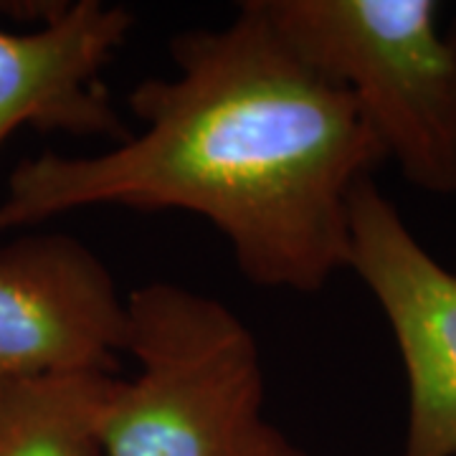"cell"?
<instances>
[{"label":"cell","mask_w":456,"mask_h":456,"mask_svg":"<svg viewBox=\"0 0 456 456\" xmlns=\"http://www.w3.org/2000/svg\"><path fill=\"white\" fill-rule=\"evenodd\" d=\"M170 56L173 79L127 94L142 130L18 165L0 233L94 206L185 211L216 226L251 284L317 294L347 269L353 188L388 160L355 99L294 53L259 0L173 36Z\"/></svg>","instance_id":"cell-1"},{"label":"cell","mask_w":456,"mask_h":456,"mask_svg":"<svg viewBox=\"0 0 456 456\" xmlns=\"http://www.w3.org/2000/svg\"><path fill=\"white\" fill-rule=\"evenodd\" d=\"M140 373L97 416L104 456H312L264 416L256 338L224 302L152 281L125 297Z\"/></svg>","instance_id":"cell-2"},{"label":"cell","mask_w":456,"mask_h":456,"mask_svg":"<svg viewBox=\"0 0 456 456\" xmlns=\"http://www.w3.org/2000/svg\"><path fill=\"white\" fill-rule=\"evenodd\" d=\"M279 36L355 99L408 183L456 196V61L434 0H259Z\"/></svg>","instance_id":"cell-3"},{"label":"cell","mask_w":456,"mask_h":456,"mask_svg":"<svg viewBox=\"0 0 456 456\" xmlns=\"http://www.w3.org/2000/svg\"><path fill=\"white\" fill-rule=\"evenodd\" d=\"M347 233V269L380 305L406 368L401 456H456V272L419 244L373 178L350 193Z\"/></svg>","instance_id":"cell-4"},{"label":"cell","mask_w":456,"mask_h":456,"mask_svg":"<svg viewBox=\"0 0 456 456\" xmlns=\"http://www.w3.org/2000/svg\"><path fill=\"white\" fill-rule=\"evenodd\" d=\"M127 302L92 248L66 233L0 248V378L117 375Z\"/></svg>","instance_id":"cell-5"},{"label":"cell","mask_w":456,"mask_h":456,"mask_svg":"<svg viewBox=\"0 0 456 456\" xmlns=\"http://www.w3.org/2000/svg\"><path fill=\"white\" fill-rule=\"evenodd\" d=\"M125 5L74 0L41 28H0V145L20 127L125 142L130 132L99 74L127 41Z\"/></svg>","instance_id":"cell-6"},{"label":"cell","mask_w":456,"mask_h":456,"mask_svg":"<svg viewBox=\"0 0 456 456\" xmlns=\"http://www.w3.org/2000/svg\"><path fill=\"white\" fill-rule=\"evenodd\" d=\"M114 378H0V456H104L97 416Z\"/></svg>","instance_id":"cell-7"},{"label":"cell","mask_w":456,"mask_h":456,"mask_svg":"<svg viewBox=\"0 0 456 456\" xmlns=\"http://www.w3.org/2000/svg\"><path fill=\"white\" fill-rule=\"evenodd\" d=\"M446 36V44H449V49H452V53H454V61H456V18L454 23L449 26V31L444 33Z\"/></svg>","instance_id":"cell-8"}]
</instances>
